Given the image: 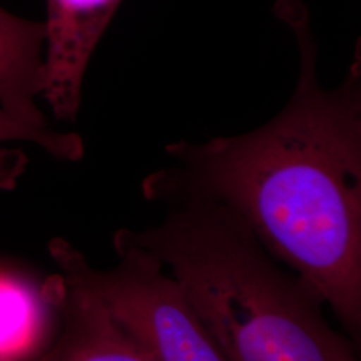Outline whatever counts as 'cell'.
I'll list each match as a JSON object with an SVG mask.
<instances>
[{"instance_id":"2","label":"cell","mask_w":361,"mask_h":361,"mask_svg":"<svg viewBox=\"0 0 361 361\" xmlns=\"http://www.w3.org/2000/svg\"><path fill=\"white\" fill-rule=\"evenodd\" d=\"M141 232H116L154 253L229 361H353L360 345L323 314V296L281 268L246 219L210 198L164 202Z\"/></svg>"},{"instance_id":"7","label":"cell","mask_w":361,"mask_h":361,"mask_svg":"<svg viewBox=\"0 0 361 361\" xmlns=\"http://www.w3.org/2000/svg\"><path fill=\"white\" fill-rule=\"evenodd\" d=\"M32 143L55 159L78 162L85 155V145L77 133H61L49 125L26 122L0 107V143Z\"/></svg>"},{"instance_id":"6","label":"cell","mask_w":361,"mask_h":361,"mask_svg":"<svg viewBox=\"0 0 361 361\" xmlns=\"http://www.w3.org/2000/svg\"><path fill=\"white\" fill-rule=\"evenodd\" d=\"M44 46V22L27 20L0 7V107L40 126L49 125L37 104Z\"/></svg>"},{"instance_id":"3","label":"cell","mask_w":361,"mask_h":361,"mask_svg":"<svg viewBox=\"0 0 361 361\" xmlns=\"http://www.w3.org/2000/svg\"><path fill=\"white\" fill-rule=\"evenodd\" d=\"M113 245L119 262L109 271L92 268L63 238H54L49 250L62 277L99 297L150 361L225 360L162 261L118 232Z\"/></svg>"},{"instance_id":"8","label":"cell","mask_w":361,"mask_h":361,"mask_svg":"<svg viewBox=\"0 0 361 361\" xmlns=\"http://www.w3.org/2000/svg\"><path fill=\"white\" fill-rule=\"evenodd\" d=\"M23 152L0 150V190H11L26 169Z\"/></svg>"},{"instance_id":"4","label":"cell","mask_w":361,"mask_h":361,"mask_svg":"<svg viewBox=\"0 0 361 361\" xmlns=\"http://www.w3.org/2000/svg\"><path fill=\"white\" fill-rule=\"evenodd\" d=\"M123 0H46L40 98L62 122H75L91 56Z\"/></svg>"},{"instance_id":"5","label":"cell","mask_w":361,"mask_h":361,"mask_svg":"<svg viewBox=\"0 0 361 361\" xmlns=\"http://www.w3.org/2000/svg\"><path fill=\"white\" fill-rule=\"evenodd\" d=\"M62 281L59 307L63 331L43 360L150 361L116 323L99 297L75 281L63 277Z\"/></svg>"},{"instance_id":"1","label":"cell","mask_w":361,"mask_h":361,"mask_svg":"<svg viewBox=\"0 0 361 361\" xmlns=\"http://www.w3.org/2000/svg\"><path fill=\"white\" fill-rule=\"evenodd\" d=\"M274 13L300 49L289 102L245 134L169 143L173 165L149 174L142 195L158 204L201 197L235 209L273 257L319 290L360 345V52L343 83L324 89L304 3L277 0Z\"/></svg>"}]
</instances>
